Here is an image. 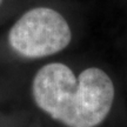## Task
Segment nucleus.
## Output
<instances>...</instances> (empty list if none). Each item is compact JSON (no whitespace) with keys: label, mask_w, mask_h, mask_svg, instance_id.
Segmentation results:
<instances>
[{"label":"nucleus","mask_w":127,"mask_h":127,"mask_svg":"<svg viewBox=\"0 0 127 127\" xmlns=\"http://www.w3.org/2000/svg\"><path fill=\"white\" fill-rule=\"evenodd\" d=\"M72 36L71 26L59 11L38 6L15 20L7 40L9 47L20 57L42 59L67 48Z\"/></svg>","instance_id":"nucleus-2"},{"label":"nucleus","mask_w":127,"mask_h":127,"mask_svg":"<svg viewBox=\"0 0 127 127\" xmlns=\"http://www.w3.org/2000/svg\"><path fill=\"white\" fill-rule=\"evenodd\" d=\"M33 102L64 127H98L111 113L115 88L107 73L88 67L75 75L63 63H50L38 71L31 85Z\"/></svg>","instance_id":"nucleus-1"},{"label":"nucleus","mask_w":127,"mask_h":127,"mask_svg":"<svg viewBox=\"0 0 127 127\" xmlns=\"http://www.w3.org/2000/svg\"><path fill=\"white\" fill-rule=\"evenodd\" d=\"M1 2H2V0H0V5H1Z\"/></svg>","instance_id":"nucleus-3"}]
</instances>
